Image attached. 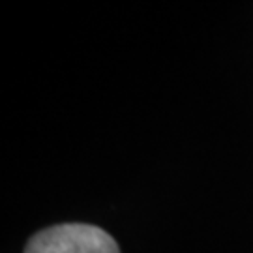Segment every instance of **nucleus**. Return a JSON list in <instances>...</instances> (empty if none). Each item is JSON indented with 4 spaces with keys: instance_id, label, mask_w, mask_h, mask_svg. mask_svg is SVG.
Instances as JSON below:
<instances>
[{
    "instance_id": "nucleus-1",
    "label": "nucleus",
    "mask_w": 253,
    "mask_h": 253,
    "mask_svg": "<svg viewBox=\"0 0 253 253\" xmlns=\"http://www.w3.org/2000/svg\"><path fill=\"white\" fill-rule=\"evenodd\" d=\"M25 253H120V250L115 238L100 227L64 223L36 233Z\"/></svg>"
}]
</instances>
